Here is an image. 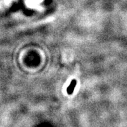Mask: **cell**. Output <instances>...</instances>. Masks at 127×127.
<instances>
[{
  "label": "cell",
  "instance_id": "obj_1",
  "mask_svg": "<svg viewBox=\"0 0 127 127\" xmlns=\"http://www.w3.org/2000/svg\"><path fill=\"white\" fill-rule=\"evenodd\" d=\"M75 85H76V82H75V80H73L72 82L70 84V86L68 87V93H69V94H71V93L73 92L74 88V87L75 86Z\"/></svg>",
  "mask_w": 127,
  "mask_h": 127
}]
</instances>
